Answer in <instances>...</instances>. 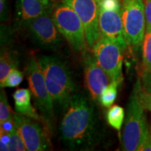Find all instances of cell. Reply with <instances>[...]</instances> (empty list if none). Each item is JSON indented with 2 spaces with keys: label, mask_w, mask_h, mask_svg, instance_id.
<instances>
[{
  "label": "cell",
  "mask_w": 151,
  "mask_h": 151,
  "mask_svg": "<svg viewBox=\"0 0 151 151\" xmlns=\"http://www.w3.org/2000/svg\"><path fill=\"white\" fill-rule=\"evenodd\" d=\"M37 60L53 100L55 111L64 113L77 92L70 69L63 60L55 55H43Z\"/></svg>",
  "instance_id": "cell-2"
},
{
  "label": "cell",
  "mask_w": 151,
  "mask_h": 151,
  "mask_svg": "<svg viewBox=\"0 0 151 151\" xmlns=\"http://www.w3.org/2000/svg\"><path fill=\"white\" fill-rule=\"evenodd\" d=\"M52 19L58 31L76 52L87 50V41L83 22L76 12L65 4L55 7Z\"/></svg>",
  "instance_id": "cell-5"
},
{
  "label": "cell",
  "mask_w": 151,
  "mask_h": 151,
  "mask_svg": "<svg viewBox=\"0 0 151 151\" xmlns=\"http://www.w3.org/2000/svg\"><path fill=\"white\" fill-rule=\"evenodd\" d=\"M93 54L100 67L113 81L119 84L122 81V61L124 50L118 43L104 37H100L94 45Z\"/></svg>",
  "instance_id": "cell-9"
},
{
  "label": "cell",
  "mask_w": 151,
  "mask_h": 151,
  "mask_svg": "<svg viewBox=\"0 0 151 151\" xmlns=\"http://www.w3.org/2000/svg\"><path fill=\"white\" fill-rule=\"evenodd\" d=\"M141 150L143 151H151V126L149 128L148 134L147 136L144 144L141 148Z\"/></svg>",
  "instance_id": "cell-26"
},
{
  "label": "cell",
  "mask_w": 151,
  "mask_h": 151,
  "mask_svg": "<svg viewBox=\"0 0 151 151\" xmlns=\"http://www.w3.org/2000/svg\"><path fill=\"white\" fill-rule=\"evenodd\" d=\"M121 16L127 46L139 48L146 32V15L143 0H122Z\"/></svg>",
  "instance_id": "cell-6"
},
{
  "label": "cell",
  "mask_w": 151,
  "mask_h": 151,
  "mask_svg": "<svg viewBox=\"0 0 151 151\" xmlns=\"http://www.w3.org/2000/svg\"><path fill=\"white\" fill-rule=\"evenodd\" d=\"M18 58L14 51L8 48H1L0 56V83H2L7 75L18 66Z\"/></svg>",
  "instance_id": "cell-16"
},
{
  "label": "cell",
  "mask_w": 151,
  "mask_h": 151,
  "mask_svg": "<svg viewBox=\"0 0 151 151\" xmlns=\"http://www.w3.org/2000/svg\"><path fill=\"white\" fill-rule=\"evenodd\" d=\"M32 41L46 50H58L62 43V36L58 31L52 14L42 15L22 24Z\"/></svg>",
  "instance_id": "cell-7"
},
{
  "label": "cell",
  "mask_w": 151,
  "mask_h": 151,
  "mask_svg": "<svg viewBox=\"0 0 151 151\" xmlns=\"http://www.w3.org/2000/svg\"><path fill=\"white\" fill-rule=\"evenodd\" d=\"M0 19L1 22H8L10 19V4L9 0H0Z\"/></svg>",
  "instance_id": "cell-22"
},
{
  "label": "cell",
  "mask_w": 151,
  "mask_h": 151,
  "mask_svg": "<svg viewBox=\"0 0 151 151\" xmlns=\"http://www.w3.org/2000/svg\"><path fill=\"white\" fill-rule=\"evenodd\" d=\"M99 29L101 37L118 43L124 50L127 48L123 32L121 9H108L99 7Z\"/></svg>",
  "instance_id": "cell-12"
},
{
  "label": "cell",
  "mask_w": 151,
  "mask_h": 151,
  "mask_svg": "<svg viewBox=\"0 0 151 151\" xmlns=\"http://www.w3.org/2000/svg\"><path fill=\"white\" fill-rule=\"evenodd\" d=\"M55 9L51 0H16V18L18 27L42 15L52 14Z\"/></svg>",
  "instance_id": "cell-13"
},
{
  "label": "cell",
  "mask_w": 151,
  "mask_h": 151,
  "mask_svg": "<svg viewBox=\"0 0 151 151\" xmlns=\"http://www.w3.org/2000/svg\"><path fill=\"white\" fill-rule=\"evenodd\" d=\"M25 70L32 97L36 108L39 111L43 123L53 135L55 131L56 122L53 100L47 88L44 76L37 58L34 55H31L28 59Z\"/></svg>",
  "instance_id": "cell-4"
},
{
  "label": "cell",
  "mask_w": 151,
  "mask_h": 151,
  "mask_svg": "<svg viewBox=\"0 0 151 151\" xmlns=\"http://www.w3.org/2000/svg\"><path fill=\"white\" fill-rule=\"evenodd\" d=\"M14 113L9 105L5 91L1 88L0 93V122L14 118Z\"/></svg>",
  "instance_id": "cell-20"
},
{
  "label": "cell",
  "mask_w": 151,
  "mask_h": 151,
  "mask_svg": "<svg viewBox=\"0 0 151 151\" xmlns=\"http://www.w3.org/2000/svg\"><path fill=\"white\" fill-rule=\"evenodd\" d=\"M62 143L71 150H90L103 138V129L96 102L83 92L71 98L60 124Z\"/></svg>",
  "instance_id": "cell-1"
},
{
  "label": "cell",
  "mask_w": 151,
  "mask_h": 151,
  "mask_svg": "<svg viewBox=\"0 0 151 151\" xmlns=\"http://www.w3.org/2000/svg\"><path fill=\"white\" fill-rule=\"evenodd\" d=\"M24 74L22 71L14 69L7 75L4 81L0 83L1 88H16L20 86L23 81Z\"/></svg>",
  "instance_id": "cell-19"
},
{
  "label": "cell",
  "mask_w": 151,
  "mask_h": 151,
  "mask_svg": "<svg viewBox=\"0 0 151 151\" xmlns=\"http://www.w3.org/2000/svg\"><path fill=\"white\" fill-rule=\"evenodd\" d=\"M119 85L120 84L116 81H112L105 88L101 93L99 99V103L103 106L106 107V108H109L113 105L117 97L118 87Z\"/></svg>",
  "instance_id": "cell-18"
},
{
  "label": "cell",
  "mask_w": 151,
  "mask_h": 151,
  "mask_svg": "<svg viewBox=\"0 0 151 151\" xmlns=\"http://www.w3.org/2000/svg\"><path fill=\"white\" fill-rule=\"evenodd\" d=\"M16 127L23 139L27 150L45 151L51 149L52 134L42 121L14 113Z\"/></svg>",
  "instance_id": "cell-8"
},
{
  "label": "cell",
  "mask_w": 151,
  "mask_h": 151,
  "mask_svg": "<svg viewBox=\"0 0 151 151\" xmlns=\"http://www.w3.org/2000/svg\"><path fill=\"white\" fill-rule=\"evenodd\" d=\"M124 118V111L122 107L114 105L110 107L106 114V120L109 125L120 132Z\"/></svg>",
  "instance_id": "cell-17"
},
{
  "label": "cell",
  "mask_w": 151,
  "mask_h": 151,
  "mask_svg": "<svg viewBox=\"0 0 151 151\" xmlns=\"http://www.w3.org/2000/svg\"><path fill=\"white\" fill-rule=\"evenodd\" d=\"M141 79L138 78L127 103V113L122 134V150L140 151L148 134V126L144 107L138 95Z\"/></svg>",
  "instance_id": "cell-3"
},
{
  "label": "cell",
  "mask_w": 151,
  "mask_h": 151,
  "mask_svg": "<svg viewBox=\"0 0 151 151\" xmlns=\"http://www.w3.org/2000/svg\"><path fill=\"white\" fill-rule=\"evenodd\" d=\"M13 97L14 99L15 109L18 114L43 122L40 114L32 104V93L29 89L20 88L14 92Z\"/></svg>",
  "instance_id": "cell-14"
},
{
  "label": "cell",
  "mask_w": 151,
  "mask_h": 151,
  "mask_svg": "<svg viewBox=\"0 0 151 151\" xmlns=\"http://www.w3.org/2000/svg\"><path fill=\"white\" fill-rule=\"evenodd\" d=\"M139 98L144 109H148L151 112V94L141 89L139 92Z\"/></svg>",
  "instance_id": "cell-23"
},
{
  "label": "cell",
  "mask_w": 151,
  "mask_h": 151,
  "mask_svg": "<svg viewBox=\"0 0 151 151\" xmlns=\"http://www.w3.org/2000/svg\"><path fill=\"white\" fill-rule=\"evenodd\" d=\"M9 140V150L24 151L27 150L24 141L19 132L18 128L16 127L11 132Z\"/></svg>",
  "instance_id": "cell-21"
},
{
  "label": "cell",
  "mask_w": 151,
  "mask_h": 151,
  "mask_svg": "<svg viewBox=\"0 0 151 151\" xmlns=\"http://www.w3.org/2000/svg\"><path fill=\"white\" fill-rule=\"evenodd\" d=\"M83 54L84 67L85 84L90 96L96 103H99V99L104 90L112 82L113 79L100 67L94 54L85 50Z\"/></svg>",
  "instance_id": "cell-11"
},
{
  "label": "cell",
  "mask_w": 151,
  "mask_h": 151,
  "mask_svg": "<svg viewBox=\"0 0 151 151\" xmlns=\"http://www.w3.org/2000/svg\"><path fill=\"white\" fill-rule=\"evenodd\" d=\"M78 15L83 24L88 46L93 48L101 37L99 29V6L98 0H62Z\"/></svg>",
  "instance_id": "cell-10"
},
{
  "label": "cell",
  "mask_w": 151,
  "mask_h": 151,
  "mask_svg": "<svg viewBox=\"0 0 151 151\" xmlns=\"http://www.w3.org/2000/svg\"><path fill=\"white\" fill-rule=\"evenodd\" d=\"M142 69L141 85L146 92L151 94V32L146 33L142 43Z\"/></svg>",
  "instance_id": "cell-15"
},
{
  "label": "cell",
  "mask_w": 151,
  "mask_h": 151,
  "mask_svg": "<svg viewBox=\"0 0 151 151\" xmlns=\"http://www.w3.org/2000/svg\"><path fill=\"white\" fill-rule=\"evenodd\" d=\"M146 15V33L151 32V0H143Z\"/></svg>",
  "instance_id": "cell-24"
},
{
  "label": "cell",
  "mask_w": 151,
  "mask_h": 151,
  "mask_svg": "<svg viewBox=\"0 0 151 151\" xmlns=\"http://www.w3.org/2000/svg\"><path fill=\"white\" fill-rule=\"evenodd\" d=\"M9 140H10V134L0 129V150H9Z\"/></svg>",
  "instance_id": "cell-25"
}]
</instances>
